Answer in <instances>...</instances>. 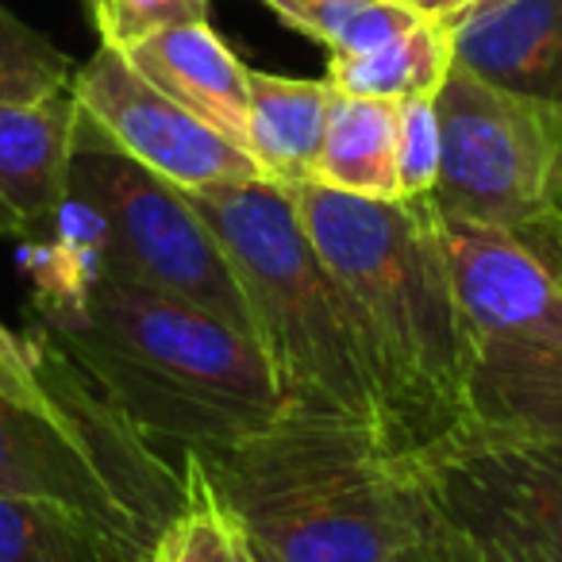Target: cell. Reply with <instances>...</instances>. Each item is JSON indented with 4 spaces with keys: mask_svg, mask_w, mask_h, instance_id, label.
<instances>
[{
    "mask_svg": "<svg viewBox=\"0 0 562 562\" xmlns=\"http://www.w3.org/2000/svg\"><path fill=\"white\" fill-rule=\"evenodd\" d=\"M262 4H270L285 24L305 32L308 40L336 47L367 0H262Z\"/></svg>",
    "mask_w": 562,
    "mask_h": 562,
    "instance_id": "obj_23",
    "label": "cell"
},
{
    "mask_svg": "<svg viewBox=\"0 0 562 562\" xmlns=\"http://www.w3.org/2000/svg\"><path fill=\"white\" fill-rule=\"evenodd\" d=\"M443 162V132H439L436 97L397 101V186L401 201L431 196Z\"/></svg>",
    "mask_w": 562,
    "mask_h": 562,
    "instance_id": "obj_21",
    "label": "cell"
},
{
    "mask_svg": "<svg viewBox=\"0 0 562 562\" xmlns=\"http://www.w3.org/2000/svg\"><path fill=\"white\" fill-rule=\"evenodd\" d=\"M401 4H408V9L420 12V16L447 20V16H451V12H459L462 4H470V0H401Z\"/></svg>",
    "mask_w": 562,
    "mask_h": 562,
    "instance_id": "obj_25",
    "label": "cell"
},
{
    "mask_svg": "<svg viewBox=\"0 0 562 562\" xmlns=\"http://www.w3.org/2000/svg\"><path fill=\"white\" fill-rule=\"evenodd\" d=\"M0 562H150V554L78 513L0 493Z\"/></svg>",
    "mask_w": 562,
    "mask_h": 562,
    "instance_id": "obj_17",
    "label": "cell"
},
{
    "mask_svg": "<svg viewBox=\"0 0 562 562\" xmlns=\"http://www.w3.org/2000/svg\"><path fill=\"white\" fill-rule=\"evenodd\" d=\"M66 212L78 224V243L104 273L186 301L255 339L239 278L189 193L127 158L81 109Z\"/></svg>",
    "mask_w": 562,
    "mask_h": 562,
    "instance_id": "obj_6",
    "label": "cell"
},
{
    "mask_svg": "<svg viewBox=\"0 0 562 562\" xmlns=\"http://www.w3.org/2000/svg\"><path fill=\"white\" fill-rule=\"evenodd\" d=\"M204 462L273 562H390L431 531L413 474L347 416L281 408L270 428Z\"/></svg>",
    "mask_w": 562,
    "mask_h": 562,
    "instance_id": "obj_3",
    "label": "cell"
},
{
    "mask_svg": "<svg viewBox=\"0 0 562 562\" xmlns=\"http://www.w3.org/2000/svg\"><path fill=\"white\" fill-rule=\"evenodd\" d=\"M78 109L150 173L170 181L181 193H201L216 186L258 181L262 170L227 135L196 120L189 109L155 89L124 50L97 47V55L74 74Z\"/></svg>",
    "mask_w": 562,
    "mask_h": 562,
    "instance_id": "obj_10",
    "label": "cell"
},
{
    "mask_svg": "<svg viewBox=\"0 0 562 562\" xmlns=\"http://www.w3.org/2000/svg\"><path fill=\"white\" fill-rule=\"evenodd\" d=\"M86 4H89V16H93V12L101 9V0H86Z\"/></svg>",
    "mask_w": 562,
    "mask_h": 562,
    "instance_id": "obj_27",
    "label": "cell"
},
{
    "mask_svg": "<svg viewBox=\"0 0 562 562\" xmlns=\"http://www.w3.org/2000/svg\"><path fill=\"white\" fill-rule=\"evenodd\" d=\"M313 247L344 285L378 385V443L405 459L467 424V362L443 216L431 196L367 201L290 186Z\"/></svg>",
    "mask_w": 562,
    "mask_h": 562,
    "instance_id": "obj_2",
    "label": "cell"
},
{
    "mask_svg": "<svg viewBox=\"0 0 562 562\" xmlns=\"http://www.w3.org/2000/svg\"><path fill=\"white\" fill-rule=\"evenodd\" d=\"M401 467L459 562H562V436L467 424Z\"/></svg>",
    "mask_w": 562,
    "mask_h": 562,
    "instance_id": "obj_8",
    "label": "cell"
},
{
    "mask_svg": "<svg viewBox=\"0 0 562 562\" xmlns=\"http://www.w3.org/2000/svg\"><path fill=\"white\" fill-rule=\"evenodd\" d=\"M209 0H101L93 24L104 47L127 50L158 32L181 24H204Z\"/></svg>",
    "mask_w": 562,
    "mask_h": 562,
    "instance_id": "obj_22",
    "label": "cell"
},
{
    "mask_svg": "<svg viewBox=\"0 0 562 562\" xmlns=\"http://www.w3.org/2000/svg\"><path fill=\"white\" fill-rule=\"evenodd\" d=\"M443 239L462 324L467 424L562 436V220L524 232L443 220Z\"/></svg>",
    "mask_w": 562,
    "mask_h": 562,
    "instance_id": "obj_5",
    "label": "cell"
},
{
    "mask_svg": "<svg viewBox=\"0 0 562 562\" xmlns=\"http://www.w3.org/2000/svg\"><path fill=\"white\" fill-rule=\"evenodd\" d=\"M313 181L367 201H401L397 186V101L331 89L328 132Z\"/></svg>",
    "mask_w": 562,
    "mask_h": 562,
    "instance_id": "obj_15",
    "label": "cell"
},
{
    "mask_svg": "<svg viewBox=\"0 0 562 562\" xmlns=\"http://www.w3.org/2000/svg\"><path fill=\"white\" fill-rule=\"evenodd\" d=\"M235 520H239V516H235ZM239 562H273L270 554H266L262 547L255 543V536H250L243 524H239Z\"/></svg>",
    "mask_w": 562,
    "mask_h": 562,
    "instance_id": "obj_26",
    "label": "cell"
},
{
    "mask_svg": "<svg viewBox=\"0 0 562 562\" xmlns=\"http://www.w3.org/2000/svg\"><path fill=\"white\" fill-rule=\"evenodd\" d=\"M0 393L43 413H78L97 397V385L43 328L16 336L0 321Z\"/></svg>",
    "mask_w": 562,
    "mask_h": 562,
    "instance_id": "obj_18",
    "label": "cell"
},
{
    "mask_svg": "<svg viewBox=\"0 0 562 562\" xmlns=\"http://www.w3.org/2000/svg\"><path fill=\"white\" fill-rule=\"evenodd\" d=\"M58 239L35 266L40 324L104 401L173 462L204 459L270 428L281 393L262 347L224 321L116 281L78 235Z\"/></svg>",
    "mask_w": 562,
    "mask_h": 562,
    "instance_id": "obj_1",
    "label": "cell"
},
{
    "mask_svg": "<svg viewBox=\"0 0 562 562\" xmlns=\"http://www.w3.org/2000/svg\"><path fill=\"white\" fill-rule=\"evenodd\" d=\"M0 493L78 513L150 554L186 505V474L101 393L78 413H43L0 393Z\"/></svg>",
    "mask_w": 562,
    "mask_h": 562,
    "instance_id": "obj_7",
    "label": "cell"
},
{
    "mask_svg": "<svg viewBox=\"0 0 562 562\" xmlns=\"http://www.w3.org/2000/svg\"><path fill=\"white\" fill-rule=\"evenodd\" d=\"M451 43L439 20L420 16L408 32L351 58H328V86L351 97L408 101L436 97L451 74Z\"/></svg>",
    "mask_w": 562,
    "mask_h": 562,
    "instance_id": "obj_16",
    "label": "cell"
},
{
    "mask_svg": "<svg viewBox=\"0 0 562 562\" xmlns=\"http://www.w3.org/2000/svg\"><path fill=\"white\" fill-rule=\"evenodd\" d=\"M124 58L170 101L247 150L250 89L247 66L209 24H181L124 50Z\"/></svg>",
    "mask_w": 562,
    "mask_h": 562,
    "instance_id": "obj_13",
    "label": "cell"
},
{
    "mask_svg": "<svg viewBox=\"0 0 562 562\" xmlns=\"http://www.w3.org/2000/svg\"><path fill=\"white\" fill-rule=\"evenodd\" d=\"M439 24L459 70L562 120V0H470Z\"/></svg>",
    "mask_w": 562,
    "mask_h": 562,
    "instance_id": "obj_11",
    "label": "cell"
},
{
    "mask_svg": "<svg viewBox=\"0 0 562 562\" xmlns=\"http://www.w3.org/2000/svg\"><path fill=\"white\" fill-rule=\"evenodd\" d=\"M250 89V127L247 155L273 186H301L313 181L316 158L328 132L331 86L308 78H281V74L247 70Z\"/></svg>",
    "mask_w": 562,
    "mask_h": 562,
    "instance_id": "obj_14",
    "label": "cell"
},
{
    "mask_svg": "<svg viewBox=\"0 0 562 562\" xmlns=\"http://www.w3.org/2000/svg\"><path fill=\"white\" fill-rule=\"evenodd\" d=\"M74 63L0 4V104H35L74 86Z\"/></svg>",
    "mask_w": 562,
    "mask_h": 562,
    "instance_id": "obj_20",
    "label": "cell"
},
{
    "mask_svg": "<svg viewBox=\"0 0 562 562\" xmlns=\"http://www.w3.org/2000/svg\"><path fill=\"white\" fill-rule=\"evenodd\" d=\"M390 562H459V554L451 551V543H447V539L436 531V524H431L428 539H420V543L408 547V551L393 554Z\"/></svg>",
    "mask_w": 562,
    "mask_h": 562,
    "instance_id": "obj_24",
    "label": "cell"
},
{
    "mask_svg": "<svg viewBox=\"0 0 562 562\" xmlns=\"http://www.w3.org/2000/svg\"><path fill=\"white\" fill-rule=\"evenodd\" d=\"M78 127L74 89L35 104H0V235L35 239L58 227L70 196Z\"/></svg>",
    "mask_w": 562,
    "mask_h": 562,
    "instance_id": "obj_12",
    "label": "cell"
},
{
    "mask_svg": "<svg viewBox=\"0 0 562 562\" xmlns=\"http://www.w3.org/2000/svg\"><path fill=\"white\" fill-rule=\"evenodd\" d=\"M443 162L436 201L443 220L524 227L562 220V120L451 66L436 93Z\"/></svg>",
    "mask_w": 562,
    "mask_h": 562,
    "instance_id": "obj_9",
    "label": "cell"
},
{
    "mask_svg": "<svg viewBox=\"0 0 562 562\" xmlns=\"http://www.w3.org/2000/svg\"><path fill=\"white\" fill-rule=\"evenodd\" d=\"M186 505L158 536L150 562H239V520L216 493L209 462L196 451L181 454Z\"/></svg>",
    "mask_w": 562,
    "mask_h": 562,
    "instance_id": "obj_19",
    "label": "cell"
},
{
    "mask_svg": "<svg viewBox=\"0 0 562 562\" xmlns=\"http://www.w3.org/2000/svg\"><path fill=\"white\" fill-rule=\"evenodd\" d=\"M224 247L281 408L347 416L378 436V385L344 285L297 216L290 189L239 181L189 193Z\"/></svg>",
    "mask_w": 562,
    "mask_h": 562,
    "instance_id": "obj_4",
    "label": "cell"
}]
</instances>
